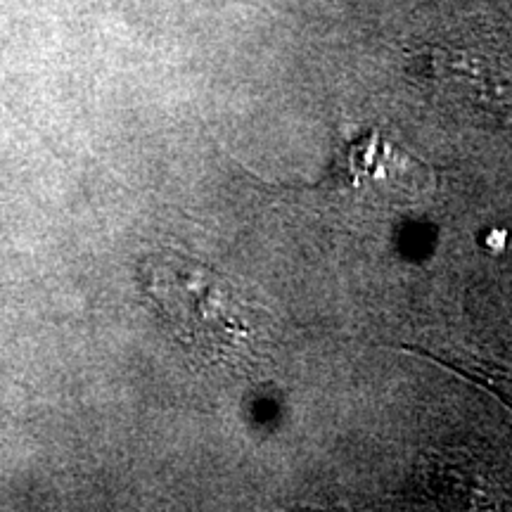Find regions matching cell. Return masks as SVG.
<instances>
[{"label":"cell","instance_id":"cell-1","mask_svg":"<svg viewBox=\"0 0 512 512\" xmlns=\"http://www.w3.org/2000/svg\"><path fill=\"white\" fill-rule=\"evenodd\" d=\"M140 285L150 302L202 361H238L256 342L254 309L240 292L202 261L162 249L140 261Z\"/></svg>","mask_w":512,"mask_h":512},{"label":"cell","instance_id":"cell-2","mask_svg":"<svg viewBox=\"0 0 512 512\" xmlns=\"http://www.w3.org/2000/svg\"><path fill=\"white\" fill-rule=\"evenodd\" d=\"M349 159L351 174L358 183H368L387 195L401 197H415L422 192L425 181L420 178V164L377 136L351 147Z\"/></svg>","mask_w":512,"mask_h":512}]
</instances>
